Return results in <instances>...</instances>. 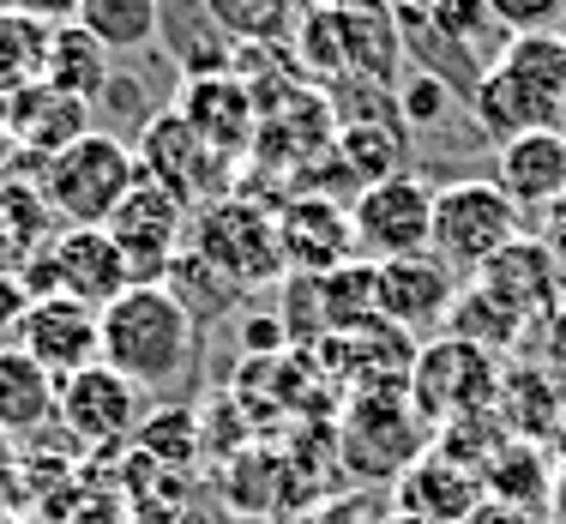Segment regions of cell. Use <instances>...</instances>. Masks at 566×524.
<instances>
[{
	"mask_svg": "<svg viewBox=\"0 0 566 524\" xmlns=\"http://www.w3.org/2000/svg\"><path fill=\"white\" fill-rule=\"evenodd\" d=\"M97 361H109L145 398L175 392L199 368V319L169 284H133L97 314Z\"/></svg>",
	"mask_w": 566,
	"mask_h": 524,
	"instance_id": "cell-1",
	"label": "cell"
},
{
	"mask_svg": "<svg viewBox=\"0 0 566 524\" xmlns=\"http://www.w3.org/2000/svg\"><path fill=\"white\" fill-rule=\"evenodd\" d=\"M139 164H133V145L115 133H85L78 145H66L61 157L43 164V199L66 230H103L115 218V206L133 193Z\"/></svg>",
	"mask_w": 566,
	"mask_h": 524,
	"instance_id": "cell-2",
	"label": "cell"
},
{
	"mask_svg": "<svg viewBox=\"0 0 566 524\" xmlns=\"http://www.w3.org/2000/svg\"><path fill=\"white\" fill-rule=\"evenodd\" d=\"M410 410L428 422V434L452 422H470V416H489L494 398H501V361L489 349L464 344V338H428L410 361V386H403Z\"/></svg>",
	"mask_w": 566,
	"mask_h": 524,
	"instance_id": "cell-3",
	"label": "cell"
},
{
	"mask_svg": "<svg viewBox=\"0 0 566 524\" xmlns=\"http://www.w3.org/2000/svg\"><path fill=\"white\" fill-rule=\"evenodd\" d=\"M193 253L235 290H272L277 277H290L277 248V218L260 199L229 193L218 206L193 211Z\"/></svg>",
	"mask_w": 566,
	"mask_h": 524,
	"instance_id": "cell-4",
	"label": "cell"
},
{
	"mask_svg": "<svg viewBox=\"0 0 566 524\" xmlns=\"http://www.w3.org/2000/svg\"><path fill=\"white\" fill-rule=\"evenodd\" d=\"M518 223H524V211L494 181H447V187H434V235H428V253H440L458 277L464 272L476 277L482 265H494L518 241Z\"/></svg>",
	"mask_w": 566,
	"mask_h": 524,
	"instance_id": "cell-5",
	"label": "cell"
},
{
	"mask_svg": "<svg viewBox=\"0 0 566 524\" xmlns=\"http://www.w3.org/2000/svg\"><path fill=\"white\" fill-rule=\"evenodd\" d=\"M133 164H139L145 181H157L169 199H181L187 211H206L229 199V187H235V169L229 157H218L206 139H199L193 127H187L175 109L164 115H145L139 127V151H133Z\"/></svg>",
	"mask_w": 566,
	"mask_h": 524,
	"instance_id": "cell-6",
	"label": "cell"
},
{
	"mask_svg": "<svg viewBox=\"0 0 566 524\" xmlns=\"http://www.w3.org/2000/svg\"><path fill=\"white\" fill-rule=\"evenodd\" d=\"M55 428L85 452H120L145 428V392L133 380H120L109 361H91V368L61 380Z\"/></svg>",
	"mask_w": 566,
	"mask_h": 524,
	"instance_id": "cell-7",
	"label": "cell"
},
{
	"mask_svg": "<svg viewBox=\"0 0 566 524\" xmlns=\"http://www.w3.org/2000/svg\"><path fill=\"white\" fill-rule=\"evenodd\" d=\"M349 230H356V253L368 265L403 260V253H428L434 235V187L422 175H392V181H374L349 199Z\"/></svg>",
	"mask_w": 566,
	"mask_h": 524,
	"instance_id": "cell-8",
	"label": "cell"
},
{
	"mask_svg": "<svg viewBox=\"0 0 566 524\" xmlns=\"http://www.w3.org/2000/svg\"><path fill=\"white\" fill-rule=\"evenodd\" d=\"M428 422L410 410L403 392H356L344 410V464L356 470L361 482L374 476H403L416 459L428 452Z\"/></svg>",
	"mask_w": 566,
	"mask_h": 524,
	"instance_id": "cell-9",
	"label": "cell"
},
{
	"mask_svg": "<svg viewBox=\"0 0 566 524\" xmlns=\"http://www.w3.org/2000/svg\"><path fill=\"white\" fill-rule=\"evenodd\" d=\"M109 241L120 248V260H127L133 284H164L175 253L187 248V206L181 199H169L157 181H133V193L115 206V218L103 223Z\"/></svg>",
	"mask_w": 566,
	"mask_h": 524,
	"instance_id": "cell-10",
	"label": "cell"
},
{
	"mask_svg": "<svg viewBox=\"0 0 566 524\" xmlns=\"http://www.w3.org/2000/svg\"><path fill=\"white\" fill-rule=\"evenodd\" d=\"M374 302H380L386 326L410 332V338H440L458 302V272L440 253H403V260L374 265Z\"/></svg>",
	"mask_w": 566,
	"mask_h": 524,
	"instance_id": "cell-11",
	"label": "cell"
},
{
	"mask_svg": "<svg viewBox=\"0 0 566 524\" xmlns=\"http://www.w3.org/2000/svg\"><path fill=\"white\" fill-rule=\"evenodd\" d=\"M272 218H277V248H283V265H290V272L326 277V272H338V265L361 260L344 199L290 193L283 206H272Z\"/></svg>",
	"mask_w": 566,
	"mask_h": 524,
	"instance_id": "cell-12",
	"label": "cell"
},
{
	"mask_svg": "<svg viewBox=\"0 0 566 524\" xmlns=\"http://www.w3.org/2000/svg\"><path fill=\"white\" fill-rule=\"evenodd\" d=\"M175 115L199 133L218 157H248L253 151V133H260V97L229 73H199V78H181V97H175Z\"/></svg>",
	"mask_w": 566,
	"mask_h": 524,
	"instance_id": "cell-13",
	"label": "cell"
},
{
	"mask_svg": "<svg viewBox=\"0 0 566 524\" xmlns=\"http://www.w3.org/2000/svg\"><path fill=\"white\" fill-rule=\"evenodd\" d=\"M392 501H398L403 518H422V524H464L482 501H489V489H482V470H476V464L452 459V452H440L434 440H428L422 459H416V464L392 482Z\"/></svg>",
	"mask_w": 566,
	"mask_h": 524,
	"instance_id": "cell-14",
	"label": "cell"
},
{
	"mask_svg": "<svg viewBox=\"0 0 566 524\" xmlns=\"http://www.w3.org/2000/svg\"><path fill=\"white\" fill-rule=\"evenodd\" d=\"M12 344L61 386L66 374L97 361V307L73 302V295H43V302H31V314H24Z\"/></svg>",
	"mask_w": 566,
	"mask_h": 524,
	"instance_id": "cell-15",
	"label": "cell"
},
{
	"mask_svg": "<svg viewBox=\"0 0 566 524\" xmlns=\"http://www.w3.org/2000/svg\"><path fill=\"white\" fill-rule=\"evenodd\" d=\"M494 187L518 211H548L566 199V133H518V139L494 145Z\"/></svg>",
	"mask_w": 566,
	"mask_h": 524,
	"instance_id": "cell-16",
	"label": "cell"
},
{
	"mask_svg": "<svg viewBox=\"0 0 566 524\" xmlns=\"http://www.w3.org/2000/svg\"><path fill=\"white\" fill-rule=\"evenodd\" d=\"M49 265H55V290L85 302V307H97V314L115 295L133 290V272L120 260V248L109 241V230H61L49 241Z\"/></svg>",
	"mask_w": 566,
	"mask_h": 524,
	"instance_id": "cell-17",
	"label": "cell"
},
{
	"mask_svg": "<svg viewBox=\"0 0 566 524\" xmlns=\"http://www.w3.org/2000/svg\"><path fill=\"white\" fill-rule=\"evenodd\" d=\"M7 133L19 139V151L43 169L49 157H61L66 145H78L91 133V103L66 97L55 85H24L7 97Z\"/></svg>",
	"mask_w": 566,
	"mask_h": 524,
	"instance_id": "cell-18",
	"label": "cell"
},
{
	"mask_svg": "<svg viewBox=\"0 0 566 524\" xmlns=\"http://www.w3.org/2000/svg\"><path fill=\"white\" fill-rule=\"evenodd\" d=\"M338 164L349 169L356 187H374V181H392L410 164V127L398 120V109L386 115H356V120H338Z\"/></svg>",
	"mask_w": 566,
	"mask_h": 524,
	"instance_id": "cell-19",
	"label": "cell"
},
{
	"mask_svg": "<svg viewBox=\"0 0 566 524\" xmlns=\"http://www.w3.org/2000/svg\"><path fill=\"white\" fill-rule=\"evenodd\" d=\"M470 120H476V133H482V139H494V145L518 139V133L560 127V115L548 109V103H536L531 91H524L506 66H494V61L482 66L476 91H470Z\"/></svg>",
	"mask_w": 566,
	"mask_h": 524,
	"instance_id": "cell-20",
	"label": "cell"
},
{
	"mask_svg": "<svg viewBox=\"0 0 566 524\" xmlns=\"http://www.w3.org/2000/svg\"><path fill=\"white\" fill-rule=\"evenodd\" d=\"M55 392L61 386L19 344H0V434L24 440V434L55 428Z\"/></svg>",
	"mask_w": 566,
	"mask_h": 524,
	"instance_id": "cell-21",
	"label": "cell"
},
{
	"mask_svg": "<svg viewBox=\"0 0 566 524\" xmlns=\"http://www.w3.org/2000/svg\"><path fill=\"white\" fill-rule=\"evenodd\" d=\"M338 43H344V73L349 78L386 85V78L403 66V36H398V12L392 7H349V12H338Z\"/></svg>",
	"mask_w": 566,
	"mask_h": 524,
	"instance_id": "cell-22",
	"label": "cell"
},
{
	"mask_svg": "<svg viewBox=\"0 0 566 524\" xmlns=\"http://www.w3.org/2000/svg\"><path fill=\"white\" fill-rule=\"evenodd\" d=\"M482 489H489V501L501 506H518V513H536V506H548V489H555V459H548L543 440H501V447L489 452V464H482Z\"/></svg>",
	"mask_w": 566,
	"mask_h": 524,
	"instance_id": "cell-23",
	"label": "cell"
},
{
	"mask_svg": "<svg viewBox=\"0 0 566 524\" xmlns=\"http://www.w3.org/2000/svg\"><path fill=\"white\" fill-rule=\"evenodd\" d=\"M109 78H115V55L78 19L49 31L43 85H55V91H66V97H78V103H97L103 91H109Z\"/></svg>",
	"mask_w": 566,
	"mask_h": 524,
	"instance_id": "cell-24",
	"label": "cell"
},
{
	"mask_svg": "<svg viewBox=\"0 0 566 524\" xmlns=\"http://www.w3.org/2000/svg\"><path fill=\"white\" fill-rule=\"evenodd\" d=\"M476 284L489 295H501L512 314H543V307H555V253L543 248V241H512L494 265H482Z\"/></svg>",
	"mask_w": 566,
	"mask_h": 524,
	"instance_id": "cell-25",
	"label": "cell"
},
{
	"mask_svg": "<svg viewBox=\"0 0 566 524\" xmlns=\"http://www.w3.org/2000/svg\"><path fill=\"white\" fill-rule=\"evenodd\" d=\"M494 66H506L536 103L566 115V36L560 31H524L494 49Z\"/></svg>",
	"mask_w": 566,
	"mask_h": 524,
	"instance_id": "cell-26",
	"label": "cell"
},
{
	"mask_svg": "<svg viewBox=\"0 0 566 524\" xmlns=\"http://www.w3.org/2000/svg\"><path fill=\"white\" fill-rule=\"evenodd\" d=\"M447 338H464L476 349H489V356H501V349H512L524 338V319L512 314V307L501 302V295H489L482 284L458 290L452 314H447Z\"/></svg>",
	"mask_w": 566,
	"mask_h": 524,
	"instance_id": "cell-27",
	"label": "cell"
},
{
	"mask_svg": "<svg viewBox=\"0 0 566 524\" xmlns=\"http://www.w3.org/2000/svg\"><path fill=\"white\" fill-rule=\"evenodd\" d=\"M49 31L55 24L31 19L19 7H0V97L24 85H43V55H49Z\"/></svg>",
	"mask_w": 566,
	"mask_h": 524,
	"instance_id": "cell-28",
	"label": "cell"
},
{
	"mask_svg": "<svg viewBox=\"0 0 566 524\" xmlns=\"http://www.w3.org/2000/svg\"><path fill=\"white\" fill-rule=\"evenodd\" d=\"M78 24L109 55L145 49V43H157V0H78Z\"/></svg>",
	"mask_w": 566,
	"mask_h": 524,
	"instance_id": "cell-29",
	"label": "cell"
},
{
	"mask_svg": "<svg viewBox=\"0 0 566 524\" xmlns=\"http://www.w3.org/2000/svg\"><path fill=\"white\" fill-rule=\"evenodd\" d=\"M422 19L434 24V31L447 36L452 49H464L470 61L482 55V66L494 61V36L506 43V31L494 24V12H489V0H428Z\"/></svg>",
	"mask_w": 566,
	"mask_h": 524,
	"instance_id": "cell-30",
	"label": "cell"
},
{
	"mask_svg": "<svg viewBox=\"0 0 566 524\" xmlns=\"http://www.w3.org/2000/svg\"><path fill=\"white\" fill-rule=\"evenodd\" d=\"M164 284L175 290V302H181L193 319L223 314V307H235V295H241L235 284H229V277L211 272V265L199 260L193 248H181V253H175V265H169V277H164Z\"/></svg>",
	"mask_w": 566,
	"mask_h": 524,
	"instance_id": "cell-31",
	"label": "cell"
},
{
	"mask_svg": "<svg viewBox=\"0 0 566 524\" xmlns=\"http://www.w3.org/2000/svg\"><path fill=\"white\" fill-rule=\"evenodd\" d=\"M295 55L314 78H332L338 85L344 78V43H338V12L332 7H314L302 24H295Z\"/></svg>",
	"mask_w": 566,
	"mask_h": 524,
	"instance_id": "cell-32",
	"label": "cell"
},
{
	"mask_svg": "<svg viewBox=\"0 0 566 524\" xmlns=\"http://www.w3.org/2000/svg\"><path fill=\"white\" fill-rule=\"evenodd\" d=\"M452 97H458V91L447 85V78H434V73L416 66V73L398 85V120H403V127H434V120L452 109Z\"/></svg>",
	"mask_w": 566,
	"mask_h": 524,
	"instance_id": "cell-33",
	"label": "cell"
},
{
	"mask_svg": "<svg viewBox=\"0 0 566 524\" xmlns=\"http://www.w3.org/2000/svg\"><path fill=\"white\" fill-rule=\"evenodd\" d=\"M489 12L506 36H524V31H555L566 0H489Z\"/></svg>",
	"mask_w": 566,
	"mask_h": 524,
	"instance_id": "cell-34",
	"label": "cell"
},
{
	"mask_svg": "<svg viewBox=\"0 0 566 524\" xmlns=\"http://www.w3.org/2000/svg\"><path fill=\"white\" fill-rule=\"evenodd\" d=\"M31 302H36V295L24 290L19 272H0V338H19V326H24V314H31Z\"/></svg>",
	"mask_w": 566,
	"mask_h": 524,
	"instance_id": "cell-35",
	"label": "cell"
},
{
	"mask_svg": "<svg viewBox=\"0 0 566 524\" xmlns=\"http://www.w3.org/2000/svg\"><path fill=\"white\" fill-rule=\"evenodd\" d=\"M12 7L43 19V24H73L78 19V0H12Z\"/></svg>",
	"mask_w": 566,
	"mask_h": 524,
	"instance_id": "cell-36",
	"label": "cell"
},
{
	"mask_svg": "<svg viewBox=\"0 0 566 524\" xmlns=\"http://www.w3.org/2000/svg\"><path fill=\"white\" fill-rule=\"evenodd\" d=\"M19 169H31V157L19 151V139H12V133H0V187L19 181Z\"/></svg>",
	"mask_w": 566,
	"mask_h": 524,
	"instance_id": "cell-37",
	"label": "cell"
},
{
	"mask_svg": "<svg viewBox=\"0 0 566 524\" xmlns=\"http://www.w3.org/2000/svg\"><path fill=\"white\" fill-rule=\"evenodd\" d=\"M464 524H536L531 513H518V506H501V501H482L476 513H470Z\"/></svg>",
	"mask_w": 566,
	"mask_h": 524,
	"instance_id": "cell-38",
	"label": "cell"
},
{
	"mask_svg": "<svg viewBox=\"0 0 566 524\" xmlns=\"http://www.w3.org/2000/svg\"><path fill=\"white\" fill-rule=\"evenodd\" d=\"M548 518L566 524V459L555 464V489H548Z\"/></svg>",
	"mask_w": 566,
	"mask_h": 524,
	"instance_id": "cell-39",
	"label": "cell"
},
{
	"mask_svg": "<svg viewBox=\"0 0 566 524\" xmlns=\"http://www.w3.org/2000/svg\"><path fill=\"white\" fill-rule=\"evenodd\" d=\"M12 464H19V459H12V440L0 434V482H12Z\"/></svg>",
	"mask_w": 566,
	"mask_h": 524,
	"instance_id": "cell-40",
	"label": "cell"
},
{
	"mask_svg": "<svg viewBox=\"0 0 566 524\" xmlns=\"http://www.w3.org/2000/svg\"><path fill=\"white\" fill-rule=\"evenodd\" d=\"M326 7H338V12H349V7H386V0H326Z\"/></svg>",
	"mask_w": 566,
	"mask_h": 524,
	"instance_id": "cell-41",
	"label": "cell"
},
{
	"mask_svg": "<svg viewBox=\"0 0 566 524\" xmlns=\"http://www.w3.org/2000/svg\"><path fill=\"white\" fill-rule=\"evenodd\" d=\"M386 7H398V12H422L428 0H386Z\"/></svg>",
	"mask_w": 566,
	"mask_h": 524,
	"instance_id": "cell-42",
	"label": "cell"
},
{
	"mask_svg": "<svg viewBox=\"0 0 566 524\" xmlns=\"http://www.w3.org/2000/svg\"><path fill=\"white\" fill-rule=\"evenodd\" d=\"M386 524H422V518H403V513H398V518H386Z\"/></svg>",
	"mask_w": 566,
	"mask_h": 524,
	"instance_id": "cell-43",
	"label": "cell"
},
{
	"mask_svg": "<svg viewBox=\"0 0 566 524\" xmlns=\"http://www.w3.org/2000/svg\"><path fill=\"white\" fill-rule=\"evenodd\" d=\"M548 524H555V518H548Z\"/></svg>",
	"mask_w": 566,
	"mask_h": 524,
	"instance_id": "cell-44",
	"label": "cell"
},
{
	"mask_svg": "<svg viewBox=\"0 0 566 524\" xmlns=\"http://www.w3.org/2000/svg\"><path fill=\"white\" fill-rule=\"evenodd\" d=\"M560 36H566V31H560Z\"/></svg>",
	"mask_w": 566,
	"mask_h": 524,
	"instance_id": "cell-45",
	"label": "cell"
}]
</instances>
